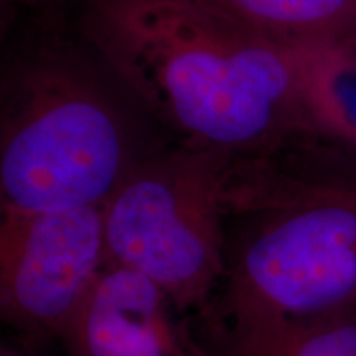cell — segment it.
Masks as SVG:
<instances>
[{
	"instance_id": "obj_1",
	"label": "cell",
	"mask_w": 356,
	"mask_h": 356,
	"mask_svg": "<svg viewBox=\"0 0 356 356\" xmlns=\"http://www.w3.org/2000/svg\"><path fill=\"white\" fill-rule=\"evenodd\" d=\"M81 32L178 144L267 160L318 137L296 48L211 0H86Z\"/></svg>"
},
{
	"instance_id": "obj_2",
	"label": "cell",
	"mask_w": 356,
	"mask_h": 356,
	"mask_svg": "<svg viewBox=\"0 0 356 356\" xmlns=\"http://www.w3.org/2000/svg\"><path fill=\"white\" fill-rule=\"evenodd\" d=\"M150 149L99 70L73 48L38 44L3 66L2 211L106 203Z\"/></svg>"
},
{
	"instance_id": "obj_3",
	"label": "cell",
	"mask_w": 356,
	"mask_h": 356,
	"mask_svg": "<svg viewBox=\"0 0 356 356\" xmlns=\"http://www.w3.org/2000/svg\"><path fill=\"white\" fill-rule=\"evenodd\" d=\"M228 207L244 216L226 248V328L320 317L356 305V186L238 160Z\"/></svg>"
},
{
	"instance_id": "obj_4",
	"label": "cell",
	"mask_w": 356,
	"mask_h": 356,
	"mask_svg": "<svg viewBox=\"0 0 356 356\" xmlns=\"http://www.w3.org/2000/svg\"><path fill=\"white\" fill-rule=\"evenodd\" d=\"M236 160L181 144L152 147L106 202L109 264L154 280L185 314L204 310L226 273Z\"/></svg>"
},
{
	"instance_id": "obj_5",
	"label": "cell",
	"mask_w": 356,
	"mask_h": 356,
	"mask_svg": "<svg viewBox=\"0 0 356 356\" xmlns=\"http://www.w3.org/2000/svg\"><path fill=\"white\" fill-rule=\"evenodd\" d=\"M104 208L2 211L0 314L30 345L60 340L109 264Z\"/></svg>"
},
{
	"instance_id": "obj_6",
	"label": "cell",
	"mask_w": 356,
	"mask_h": 356,
	"mask_svg": "<svg viewBox=\"0 0 356 356\" xmlns=\"http://www.w3.org/2000/svg\"><path fill=\"white\" fill-rule=\"evenodd\" d=\"M154 280L108 264L60 341L66 356H213Z\"/></svg>"
},
{
	"instance_id": "obj_7",
	"label": "cell",
	"mask_w": 356,
	"mask_h": 356,
	"mask_svg": "<svg viewBox=\"0 0 356 356\" xmlns=\"http://www.w3.org/2000/svg\"><path fill=\"white\" fill-rule=\"evenodd\" d=\"M292 47L318 137L356 150V35Z\"/></svg>"
},
{
	"instance_id": "obj_8",
	"label": "cell",
	"mask_w": 356,
	"mask_h": 356,
	"mask_svg": "<svg viewBox=\"0 0 356 356\" xmlns=\"http://www.w3.org/2000/svg\"><path fill=\"white\" fill-rule=\"evenodd\" d=\"M222 356H356V305L328 315L225 330Z\"/></svg>"
},
{
	"instance_id": "obj_9",
	"label": "cell",
	"mask_w": 356,
	"mask_h": 356,
	"mask_svg": "<svg viewBox=\"0 0 356 356\" xmlns=\"http://www.w3.org/2000/svg\"><path fill=\"white\" fill-rule=\"evenodd\" d=\"M262 37L282 44L356 35V0H211Z\"/></svg>"
},
{
	"instance_id": "obj_10",
	"label": "cell",
	"mask_w": 356,
	"mask_h": 356,
	"mask_svg": "<svg viewBox=\"0 0 356 356\" xmlns=\"http://www.w3.org/2000/svg\"><path fill=\"white\" fill-rule=\"evenodd\" d=\"M66 0H2V7L6 8H26V10L43 12L48 8L60 7Z\"/></svg>"
},
{
	"instance_id": "obj_11",
	"label": "cell",
	"mask_w": 356,
	"mask_h": 356,
	"mask_svg": "<svg viewBox=\"0 0 356 356\" xmlns=\"http://www.w3.org/2000/svg\"><path fill=\"white\" fill-rule=\"evenodd\" d=\"M0 356H35L29 346H17L3 343L0 348Z\"/></svg>"
}]
</instances>
